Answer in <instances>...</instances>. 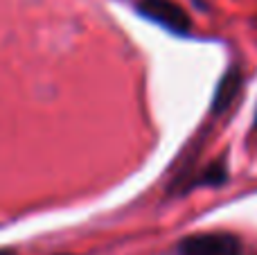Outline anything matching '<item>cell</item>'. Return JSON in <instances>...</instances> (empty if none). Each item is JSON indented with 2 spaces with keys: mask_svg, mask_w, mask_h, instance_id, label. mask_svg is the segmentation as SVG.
Listing matches in <instances>:
<instances>
[{
  "mask_svg": "<svg viewBox=\"0 0 257 255\" xmlns=\"http://www.w3.org/2000/svg\"><path fill=\"white\" fill-rule=\"evenodd\" d=\"M138 14L178 36L187 34L192 30L190 14L174 0H140L138 3Z\"/></svg>",
  "mask_w": 257,
  "mask_h": 255,
  "instance_id": "cell-1",
  "label": "cell"
},
{
  "mask_svg": "<svg viewBox=\"0 0 257 255\" xmlns=\"http://www.w3.org/2000/svg\"><path fill=\"white\" fill-rule=\"evenodd\" d=\"M178 255H241V242L228 233L190 235L178 244Z\"/></svg>",
  "mask_w": 257,
  "mask_h": 255,
  "instance_id": "cell-2",
  "label": "cell"
},
{
  "mask_svg": "<svg viewBox=\"0 0 257 255\" xmlns=\"http://www.w3.org/2000/svg\"><path fill=\"white\" fill-rule=\"evenodd\" d=\"M237 90H239V72L230 70L223 75V79L219 81V88L214 93L212 99V111L214 113H223L228 106L232 104V99L237 97Z\"/></svg>",
  "mask_w": 257,
  "mask_h": 255,
  "instance_id": "cell-3",
  "label": "cell"
},
{
  "mask_svg": "<svg viewBox=\"0 0 257 255\" xmlns=\"http://www.w3.org/2000/svg\"><path fill=\"white\" fill-rule=\"evenodd\" d=\"M0 255H16V253L9 251V248H0Z\"/></svg>",
  "mask_w": 257,
  "mask_h": 255,
  "instance_id": "cell-4",
  "label": "cell"
},
{
  "mask_svg": "<svg viewBox=\"0 0 257 255\" xmlns=\"http://www.w3.org/2000/svg\"><path fill=\"white\" fill-rule=\"evenodd\" d=\"M255 124H257V122H255Z\"/></svg>",
  "mask_w": 257,
  "mask_h": 255,
  "instance_id": "cell-5",
  "label": "cell"
}]
</instances>
